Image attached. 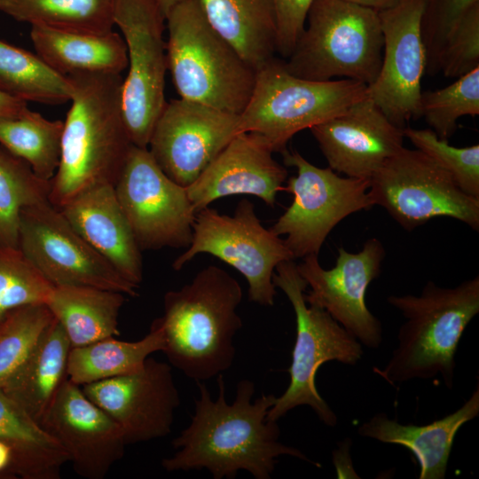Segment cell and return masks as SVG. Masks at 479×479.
I'll return each mask as SVG.
<instances>
[{
	"label": "cell",
	"mask_w": 479,
	"mask_h": 479,
	"mask_svg": "<svg viewBox=\"0 0 479 479\" xmlns=\"http://www.w3.org/2000/svg\"><path fill=\"white\" fill-rule=\"evenodd\" d=\"M218 395L212 399L206 384L196 381L199 397L189 425L172 440L177 452L161 460L168 472L206 469L215 479L234 478L239 471L255 479H270L279 458L284 455L321 465L302 451L279 441L278 421L268 420L276 397L263 394L252 401L255 383H237L236 397L229 404L223 374L216 376Z\"/></svg>",
	"instance_id": "6da1fadb"
},
{
	"label": "cell",
	"mask_w": 479,
	"mask_h": 479,
	"mask_svg": "<svg viewBox=\"0 0 479 479\" xmlns=\"http://www.w3.org/2000/svg\"><path fill=\"white\" fill-rule=\"evenodd\" d=\"M49 201L61 208L95 185H114L133 145L122 106L121 75L75 74Z\"/></svg>",
	"instance_id": "7a4b0ae2"
},
{
	"label": "cell",
	"mask_w": 479,
	"mask_h": 479,
	"mask_svg": "<svg viewBox=\"0 0 479 479\" xmlns=\"http://www.w3.org/2000/svg\"><path fill=\"white\" fill-rule=\"evenodd\" d=\"M243 297L236 279L208 265L177 290L164 295L162 352L169 364L195 381L223 374L235 358L234 336L242 326L237 312Z\"/></svg>",
	"instance_id": "3957f363"
},
{
	"label": "cell",
	"mask_w": 479,
	"mask_h": 479,
	"mask_svg": "<svg viewBox=\"0 0 479 479\" xmlns=\"http://www.w3.org/2000/svg\"><path fill=\"white\" fill-rule=\"evenodd\" d=\"M387 301L405 320L390 359L373 372L392 385L440 375L451 389L458 344L479 313V276L454 287L428 281L419 295H389Z\"/></svg>",
	"instance_id": "277c9868"
},
{
	"label": "cell",
	"mask_w": 479,
	"mask_h": 479,
	"mask_svg": "<svg viewBox=\"0 0 479 479\" xmlns=\"http://www.w3.org/2000/svg\"><path fill=\"white\" fill-rule=\"evenodd\" d=\"M168 69L181 98L240 114L255 69L209 24L198 0H184L166 17Z\"/></svg>",
	"instance_id": "5b68a950"
},
{
	"label": "cell",
	"mask_w": 479,
	"mask_h": 479,
	"mask_svg": "<svg viewBox=\"0 0 479 479\" xmlns=\"http://www.w3.org/2000/svg\"><path fill=\"white\" fill-rule=\"evenodd\" d=\"M379 12L349 0H313L302 32L283 61L300 78L350 79L371 84L381 65Z\"/></svg>",
	"instance_id": "8992f818"
},
{
	"label": "cell",
	"mask_w": 479,
	"mask_h": 479,
	"mask_svg": "<svg viewBox=\"0 0 479 479\" xmlns=\"http://www.w3.org/2000/svg\"><path fill=\"white\" fill-rule=\"evenodd\" d=\"M367 85L350 79L310 81L290 74L271 59L255 71L249 100L239 115L240 132L258 136L274 153L310 129L367 98Z\"/></svg>",
	"instance_id": "52a82bcc"
},
{
	"label": "cell",
	"mask_w": 479,
	"mask_h": 479,
	"mask_svg": "<svg viewBox=\"0 0 479 479\" xmlns=\"http://www.w3.org/2000/svg\"><path fill=\"white\" fill-rule=\"evenodd\" d=\"M272 281L292 304L296 336L288 368V387L276 397L268 412V420L278 421L295 407L307 405L325 425L334 427L337 416L319 395L315 384L316 374L319 367L329 361L356 365L364 353L362 344L327 311L306 303L304 292L308 286L294 260L279 263Z\"/></svg>",
	"instance_id": "ba28073f"
},
{
	"label": "cell",
	"mask_w": 479,
	"mask_h": 479,
	"mask_svg": "<svg viewBox=\"0 0 479 479\" xmlns=\"http://www.w3.org/2000/svg\"><path fill=\"white\" fill-rule=\"evenodd\" d=\"M209 254L237 270L248 284V299L262 306H272L276 287L272 277L279 263L294 260L284 240L263 226L254 204L242 199L232 216L206 207L198 211L192 240L172 263L181 270L197 255Z\"/></svg>",
	"instance_id": "9c48e42d"
},
{
	"label": "cell",
	"mask_w": 479,
	"mask_h": 479,
	"mask_svg": "<svg viewBox=\"0 0 479 479\" xmlns=\"http://www.w3.org/2000/svg\"><path fill=\"white\" fill-rule=\"evenodd\" d=\"M284 164L294 167L284 190L293 202L270 228L283 240L295 258L318 255L331 231L348 216L374 205L370 180L341 177L332 169L309 162L298 151L282 153Z\"/></svg>",
	"instance_id": "30bf717a"
},
{
	"label": "cell",
	"mask_w": 479,
	"mask_h": 479,
	"mask_svg": "<svg viewBox=\"0 0 479 479\" xmlns=\"http://www.w3.org/2000/svg\"><path fill=\"white\" fill-rule=\"evenodd\" d=\"M373 205L412 231L437 217L457 219L479 231V199L460 190L430 157L404 146L370 178Z\"/></svg>",
	"instance_id": "8fae6325"
},
{
	"label": "cell",
	"mask_w": 479,
	"mask_h": 479,
	"mask_svg": "<svg viewBox=\"0 0 479 479\" xmlns=\"http://www.w3.org/2000/svg\"><path fill=\"white\" fill-rule=\"evenodd\" d=\"M166 18L155 0H114V23L120 28L128 55L122 85V106L132 144L147 148L165 104L168 70Z\"/></svg>",
	"instance_id": "7c38bea8"
},
{
	"label": "cell",
	"mask_w": 479,
	"mask_h": 479,
	"mask_svg": "<svg viewBox=\"0 0 479 479\" xmlns=\"http://www.w3.org/2000/svg\"><path fill=\"white\" fill-rule=\"evenodd\" d=\"M114 187L141 251L190 246L196 211L186 187L171 180L147 148L131 145Z\"/></svg>",
	"instance_id": "4fadbf2b"
},
{
	"label": "cell",
	"mask_w": 479,
	"mask_h": 479,
	"mask_svg": "<svg viewBox=\"0 0 479 479\" xmlns=\"http://www.w3.org/2000/svg\"><path fill=\"white\" fill-rule=\"evenodd\" d=\"M19 248L53 286H87L137 295L49 200L22 209Z\"/></svg>",
	"instance_id": "5bb4252c"
},
{
	"label": "cell",
	"mask_w": 479,
	"mask_h": 479,
	"mask_svg": "<svg viewBox=\"0 0 479 479\" xmlns=\"http://www.w3.org/2000/svg\"><path fill=\"white\" fill-rule=\"evenodd\" d=\"M385 255L382 243L372 238L357 253L339 247L335 265L329 270L320 265L318 255H307L296 264L310 288L304 293L306 303L327 311L362 345L371 349L381 345L382 327L366 306L365 293L380 276Z\"/></svg>",
	"instance_id": "9a60e30c"
},
{
	"label": "cell",
	"mask_w": 479,
	"mask_h": 479,
	"mask_svg": "<svg viewBox=\"0 0 479 479\" xmlns=\"http://www.w3.org/2000/svg\"><path fill=\"white\" fill-rule=\"evenodd\" d=\"M239 115L186 100L166 102L147 149L175 183L191 185L240 132Z\"/></svg>",
	"instance_id": "2e32d148"
},
{
	"label": "cell",
	"mask_w": 479,
	"mask_h": 479,
	"mask_svg": "<svg viewBox=\"0 0 479 479\" xmlns=\"http://www.w3.org/2000/svg\"><path fill=\"white\" fill-rule=\"evenodd\" d=\"M424 0H400L379 12L383 35L382 59L367 95L397 126L420 118L421 79L427 54L421 35Z\"/></svg>",
	"instance_id": "e0dca14e"
},
{
	"label": "cell",
	"mask_w": 479,
	"mask_h": 479,
	"mask_svg": "<svg viewBox=\"0 0 479 479\" xmlns=\"http://www.w3.org/2000/svg\"><path fill=\"white\" fill-rule=\"evenodd\" d=\"M81 388L119 425L127 444L170 434L180 397L168 363L149 357L136 372Z\"/></svg>",
	"instance_id": "ac0fdd59"
},
{
	"label": "cell",
	"mask_w": 479,
	"mask_h": 479,
	"mask_svg": "<svg viewBox=\"0 0 479 479\" xmlns=\"http://www.w3.org/2000/svg\"><path fill=\"white\" fill-rule=\"evenodd\" d=\"M41 426L62 446L73 469L86 479H103L127 445L119 425L68 379Z\"/></svg>",
	"instance_id": "d6986e66"
},
{
	"label": "cell",
	"mask_w": 479,
	"mask_h": 479,
	"mask_svg": "<svg viewBox=\"0 0 479 479\" xmlns=\"http://www.w3.org/2000/svg\"><path fill=\"white\" fill-rule=\"evenodd\" d=\"M329 168L366 179L404 147L403 129L367 97L310 129Z\"/></svg>",
	"instance_id": "ffe728a7"
},
{
	"label": "cell",
	"mask_w": 479,
	"mask_h": 479,
	"mask_svg": "<svg viewBox=\"0 0 479 479\" xmlns=\"http://www.w3.org/2000/svg\"><path fill=\"white\" fill-rule=\"evenodd\" d=\"M256 135L240 132L186 187L196 213L224 197L249 194L273 207L287 171Z\"/></svg>",
	"instance_id": "44dd1931"
},
{
	"label": "cell",
	"mask_w": 479,
	"mask_h": 479,
	"mask_svg": "<svg viewBox=\"0 0 479 479\" xmlns=\"http://www.w3.org/2000/svg\"><path fill=\"white\" fill-rule=\"evenodd\" d=\"M72 227L127 281L139 286L143 263L113 185H95L59 208Z\"/></svg>",
	"instance_id": "7402d4cb"
},
{
	"label": "cell",
	"mask_w": 479,
	"mask_h": 479,
	"mask_svg": "<svg viewBox=\"0 0 479 479\" xmlns=\"http://www.w3.org/2000/svg\"><path fill=\"white\" fill-rule=\"evenodd\" d=\"M479 415V385L455 412L427 425L401 424L378 412L362 423L357 434L408 449L420 466V479H444L459 429Z\"/></svg>",
	"instance_id": "603a6c76"
},
{
	"label": "cell",
	"mask_w": 479,
	"mask_h": 479,
	"mask_svg": "<svg viewBox=\"0 0 479 479\" xmlns=\"http://www.w3.org/2000/svg\"><path fill=\"white\" fill-rule=\"evenodd\" d=\"M36 54L59 74L121 75L128 67L124 40L114 31L90 34L31 26Z\"/></svg>",
	"instance_id": "cb8c5ba5"
},
{
	"label": "cell",
	"mask_w": 479,
	"mask_h": 479,
	"mask_svg": "<svg viewBox=\"0 0 479 479\" xmlns=\"http://www.w3.org/2000/svg\"><path fill=\"white\" fill-rule=\"evenodd\" d=\"M69 340L54 318L21 366L0 389L40 425L67 378Z\"/></svg>",
	"instance_id": "d4e9b609"
},
{
	"label": "cell",
	"mask_w": 479,
	"mask_h": 479,
	"mask_svg": "<svg viewBox=\"0 0 479 479\" xmlns=\"http://www.w3.org/2000/svg\"><path fill=\"white\" fill-rule=\"evenodd\" d=\"M209 24L254 69L275 58L273 0H198Z\"/></svg>",
	"instance_id": "484cf974"
},
{
	"label": "cell",
	"mask_w": 479,
	"mask_h": 479,
	"mask_svg": "<svg viewBox=\"0 0 479 479\" xmlns=\"http://www.w3.org/2000/svg\"><path fill=\"white\" fill-rule=\"evenodd\" d=\"M125 294L87 286H53L46 305L63 327L71 348L119 334Z\"/></svg>",
	"instance_id": "4316f807"
},
{
	"label": "cell",
	"mask_w": 479,
	"mask_h": 479,
	"mask_svg": "<svg viewBox=\"0 0 479 479\" xmlns=\"http://www.w3.org/2000/svg\"><path fill=\"white\" fill-rule=\"evenodd\" d=\"M0 441L12 451L10 478L59 479L69 462L57 440L1 389Z\"/></svg>",
	"instance_id": "83f0119b"
},
{
	"label": "cell",
	"mask_w": 479,
	"mask_h": 479,
	"mask_svg": "<svg viewBox=\"0 0 479 479\" xmlns=\"http://www.w3.org/2000/svg\"><path fill=\"white\" fill-rule=\"evenodd\" d=\"M163 331L158 318L149 333L136 342L108 337L92 343L71 348L67 358V378L83 386L139 370L154 352L162 351Z\"/></svg>",
	"instance_id": "f1b7e54d"
},
{
	"label": "cell",
	"mask_w": 479,
	"mask_h": 479,
	"mask_svg": "<svg viewBox=\"0 0 479 479\" xmlns=\"http://www.w3.org/2000/svg\"><path fill=\"white\" fill-rule=\"evenodd\" d=\"M114 0H0V11L31 26L90 34L113 31Z\"/></svg>",
	"instance_id": "f546056e"
},
{
	"label": "cell",
	"mask_w": 479,
	"mask_h": 479,
	"mask_svg": "<svg viewBox=\"0 0 479 479\" xmlns=\"http://www.w3.org/2000/svg\"><path fill=\"white\" fill-rule=\"evenodd\" d=\"M0 91L24 102L58 105L70 101L72 83L37 54L0 40Z\"/></svg>",
	"instance_id": "4dcf8cb0"
},
{
	"label": "cell",
	"mask_w": 479,
	"mask_h": 479,
	"mask_svg": "<svg viewBox=\"0 0 479 479\" xmlns=\"http://www.w3.org/2000/svg\"><path fill=\"white\" fill-rule=\"evenodd\" d=\"M62 130L63 121L26 107L16 116L0 118V145L26 161L38 177L51 181L59 163Z\"/></svg>",
	"instance_id": "1f68e13d"
},
{
	"label": "cell",
	"mask_w": 479,
	"mask_h": 479,
	"mask_svg": "<svg viewBox=\"0 0 479 479\" xmlns=\"http://www.w3.org/2000/svg\"><path fill=\"white\" fill-rule=\"evenodd\" d=\"M50 188L51 181L0 145V246L19 247L22 209L48 200Z\"/></svg>",
	"instance_id": "d6a6232c"
},
{
	"label": "cell",
	"mask_w": 479,
	"mask_h": 479,
	"mask_svg": "<svg viewBox=\"0 0 479 479\" xmlns=\"http://www.w3.org/2000/svg\"><path fill=\"white\" fill-rule=\"evenodd\" d=\"M419 112L439 138L448 140L460 117L479 114V67L448 86L421 92Z\"/></svg>",
	"instance_id": "836d02e7"
},
{
	"label": "cell",
	"mask_w": 479,
	"mask_h": 479,
	"mask_svg": "<svg viewBox=\"0 0 479 479\" xmlns=\"http://www.w3.org/2000/svg\"><path fill=\"white\" fill-rule=\"evenodd\" d=\"M54 318L46 303L10 311L0 324V389L34 350Z\"/></svg>",
	"instance_id": "e575fe53"
},
{
	"label": "cell",
	"mask_w": 479,
	"mask_h": 479,
	"mask_svg": "<svg viewBox=\"0 0 479 479\" xmlns=\"http://www.w3.org/2000/svg\"><path fill=\"white\" fill-rule=\"evenodd\" d=\"M52 287L19 247L0 246V324L16 308L46 303Z\"/></svg>",
	"instance_id": "d590c367"
},
{
	"label": "cell",
	"mask_w": 479,
	"mask_h": 479,
	"mask_svg": "<svg viewBox=\"0 0 479 479\" xmlns=\"http://www.w3.org/2000/svg\"><path fill=\"white\" fill-rule=\"evenodd\" d=\"M404 137L452 177L462 192L479 199V145L455 147L431 129H403Z\"/></svg>",
	"instance_id": "8d00e7d4"
},
{
	"label": "cell",
	"mask_w": 479,
	"mask_h": 479,
	"mask_svg": "<svg viewBox=\"0 0 479 479\" xmlns=\"http://www.w3.org/2000/svg\"><path fill=\"white\" fill-rule=\"evenodd\" d=\"M479 0H424L421 35L427 54L426 73L439 72L440 58L446 39L455 24Z\"/></svg>",
	"instance_id": "74e56055"
},
{
	"label": "cell",
	"mask_w": 479,
	"mask_h": 479,
	"mask_svg": "<svg viewBox=\"0 0 479 479\" xmlns=\"http://www.w3.org/2000/svg\"><path fill=\"white\" fill-rule=\"evenodd\" d=\"M479 67V4L455 24L443 49L439 71L458 78Z\"/></svg>",
	"instance_id": "f35d334b"
},
{
	"label": "cell",
	"mask_w": 479,
	"mask_h": 479,
	"mask_svg": "<svg viewBox=\"0 0 479 479\" xmlns=\"http://www.w3.org/2000/svg\"><path fill=\"white\" fill-rule=\"evenodd\" d=\"M277 18V52L287 58L303 30L313 0H273Z\"/></svg>",
	"instance_id": "ab89813d"
},
{
	"label": "cell",
	"mask_w": 479,
	"mask_h": 479,
	"mask_svg": "<svg viewBox=\"0 0 479 479\" xmlns=\"http://www.w3.org/2000/svg\"><path fill=\"white\" fill-rule=\"evenodd\" d=\"M27 102L10 97L0 91V118L13 117L20 114Z\"/></svg>",
	"instance_id": "60d3db41"
},
{
	"label": "cell",
	"mask_w": 479,
	"mask_h": 479,
	"mask_svg": "<svg viewBox=\"0 0 479 479\" xmlns=\"http://www.w3.org/2000/svg\"><path fill=\"white\" fill-rule=\"evenodd\" d=\"M12 459V457L10 447L0 441V475L10 478Z\"/></svg>",
	"instance_id": "b9f144b4"
},
{
	"label": "cell",
	"mask_w": 479,
	"mask_h": 479,
	"mask_svg": "<svg viewBox=\"0 0 479 479\" xmlns=\"http://www.w3.org/2000/svg\"><path fill=\"white\" fill-rule=\"evenodd\" d=\"M350 2L370 7L372 9H374L378 12L389 8L396 4H397L400 0H349Z\"/></svg>",
	"instance_id": "7bdbcfd3"
},
{
	"label": "cell",
	"mask_w": 479,
	"mask_h": 479,
	"mask_svg": "<svg viewBox=\"0 0 479 479\" xmlns=\"http://www.w3.org/2000/svg\"><path fill=\"white\" fill-rule=\"evenodd\" d=\"M155 1L157 2L159 7L161 8L162 13L164 14L166 18L169 12L171 11V9L184 0H155Z\"/></svg>",
	"instance_id": "ee69618b"
}]
</instances>
